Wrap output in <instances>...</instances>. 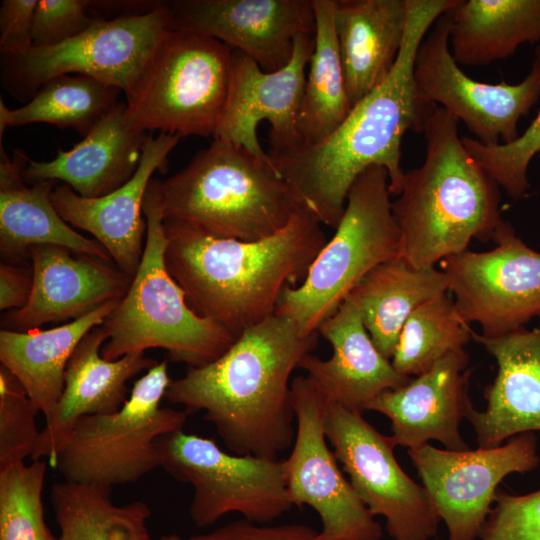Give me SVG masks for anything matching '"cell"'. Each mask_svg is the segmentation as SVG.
<instances>
[{
  "mask_svg": "<svg viewBox=\"0 0 540 540\" xmlns=\"http://www.w3.org/2000/svg\"><path fill=\"white\" fill-rule=\"evenodd\" d=\"M456 2L408 0L404 41L389 75L321 141L267 152L277 172L321 224L338 226L351 186L371 166L387 170L391 195L401 191L406 173L401 166L403 136L407 131L423 132L436 106L418 96L413 76L417 50L437 19Z\"/></svg>",
  "mask_w": 540,
  "mask_h": 540,
  "instance_id": "cell-1",
  "label": "cell"
},
{
  "mask_svg": "<svg viewBox=\"0 0 540 540\" xmlns=\"http://www.w3.org/2000/svg\"><path fill=\"white\" fill-rule=\"evenodd\" d=\"M318 335L275 313L243 331L213 362L171 380L165 399L187 415L203 412L231 453L277 458L296 434L291 376Z\"/></svg>",
  "mask_w": 540,
  "mask_h": 540,
  "instance_id": "cell-2",
  "label": "cell"
},
{
  "mask_svg": "<svg viewBox=\"0 0 540 540\" xmlns=\"http://www.w3.org/2000/svg\"><path fill=\"white\" fill-rule=\"evenodd\" d=\"M321 225L304 207L275 234L241 241L163 220L165 264L189 307L237 338L275 314L284 289L304 280L327 242Z\"/></svg>",
  "mask_w": 540,
  "mask_h": 540,
  "instance_id": "cell-3",
  "label": "cell"
},
{
  "mask_svg": "<svg viewBox=\"0 0 540 540\" xmlns=\"http://www.w3.org/2000/svg\"><path fill=\"white\" fill-rule=\"evenodd\" d=\"M459 121L435 106L423 130V163L405 173L392 213L399 231V257L432 268L468 250L473 239L492 241L503 221L497 183L464 147Z\"/></svg>",
  "mask_w": 540,
  "mask_h": 540,
  "instance_id": "cell-4",
  "label": "cell"
},
{
  "mask_svg": "<svg viewBox=\"0 0 540 540\" xmlns=\"http://www.w3.org/2000/svg\"><path fill=\"white\" fill-rule=\"evenodd\" d=\"M161 204L163 220L241 241L275 234L306 207L270 157L220 138L161 181Z\"/></svg>",
  "mask_w": 540,
  "mask_h": 540,
  "instance_id": "cell-5",
  "label": "cell"
},
{
  "mask_svg": "<svg viewBox=\"0 0 540 540\" xmlns=\"http://www.w3.org/2000/svg\"><path fill=\"white\" fill-rule=\"evenodd\" d=\"M143 214L147 229L142 259L126 295L102 324L109 337L101 355L117 360L127 354L161 348L173 362L188 367L205 366L219 358L236 338L189 307L185 292L166 267L158 179L149 182Z\"/></svg>",
  "mask_w": 540,
  "mask_h": 540,
  "instance_id": "cell-6",
  "label": "cell"
},
{
  "mask_svg": "<svg viewBox=\"0 0 540 540\" xmlns=\"http://www.w3.org/2000/svg\"><path fill=\"white\" fill-rule=\"evenodd\" d=\"M390 195L384 167L371 166L356 178L335 234L301 284L284 289L275 313L290 317L305 334L318 332L371 270L399 256Z\"/></svg>",
  "mask_w": 540,
  "mask_h": 540,
  "instance_id": "cell-7",
  "label": "cell"
},
{
  "mask_svg": "<svg viewBox=\"0 0 540 540\" xmlns=\"http://www.w3.org/2000/svg\"><path fill=\"white\" fill-rule=\"evenodd\" d=\"M231 48L197 33L168 30L132 89L125 121L151 133L214 136L228 91Z\"/></svg>",
  "mask_w": 540,
  "mask_h": 540,
  "instance_id": "cell-8",
  "label": "cell"
},
{
  "mask_svg": "<svg viewBox=\"0 0 540 540\" xmlns=\"http://www.w3.org/2000/svg\"><path fill=\"white\" fill-rule=\"evenodd\" d=\"M170 382L164 360L134 382L118 411L80 418L52 467L65 481L111 488L159 468L158 440L183 430L188 416L183 410L161 407Z\"/></svg>",
  "mask_w": 540,
  "mask_h": 540,
  "instance_id": "cell-9",
  "label": "cell"
},
{
  "mask_svg": "<svg viewBox=\"0 0 540 540\" xmlns=\"http://www.w3.org/2000/svg\"><path fill=\"white\" fill-rule=\"evenodd\" d=\"M157 445L160 467L193 487L189 516L199 528L230 513L269 524L293 507L283 460L228 453L214 440L183 430L161 437Z\"/></svg>",
  "mask_w": 540,
  "mask_h": 540,
  "instance_id": "cell-10",
  "label": "cell"
},
{
  "mask_svg": "<svg viewBox=\"0 0 540 540\" xmlns=\"http://www.w3.org/2000/svg\"><path fill=\"white\" fill-rule=\"evenodd\" d=\"M168 30L167 1L145 14L96 19L86 31L57 45L1 54V83L11 96L27 102L44 83L66 74L88 75L127 94Z\"/></svg>",
  "mask_w": 540,
  "mask_h": 540,
  "instance_id": "cell-11",
  "label": "cell"
},
{
  "mask_svg": "<svg viewBox=\"0 0 540 540\" xmlns=\"http://www.w3.org/2000/svg\"><path fill=\"white\" fill-rule=\"evenodd\" d=\"M327 440L348 480L370 513L383 516L394 540H430L440 518L424 486L397 462L396 444L362 413L327 402Z\"/></svg>",
  "mask_w": 540,
  "mask_h": 540,
  "instance_id": "cell-12",
  "label": "cell"
},
{
  "mask_svg": "<svg viewBox=\"0 0 540 540\" xmlns=\"http://www.w3.org/2000/svg\"><path fill=\"white\" fill-rule=\"evenodd\" d=\"M296 434L283 460L287 492L293 506H310L322 529L314 540H381L383 530L353 490L327 444V401L307 376L291 381Z\"/></svg>",
  "mask_w": 540,
  "mask_h": 540,
  "instance_id": "cell-13",
  "label": "cell"
},
{
  "mask_svg": "<svg viewBox=\"0 0 540 540\" xmlns=\"http://www.w3.org/2000/svg\"><path fill=\"white\" fill-rule=\"evenodd\" d=\"M484 252L466 250L439 264L467 323H478L481 335L496 338L540 319V252L527 246L509 222L502 221Z\"/></svg>",
  "mask_w": 540,
  "mask_h": 540,
  "instance_id": "cell-14",
  "label": "cell"
},
{
  "mask_svg": "<svg viewBox=\"0 0 540 540\" xmlns=\"http://www.w3.org/2000/svg\"><path fill=\"white\" fill-rule=\"evenodd\" d=\"M413 76L420 99L447 110L462 121L480 143L491 146L519 137V120L540 99V54L519 83L489 84L464 73L450 50L449 29L442 14L419 45Z\"/></svg>",
  "mask_w": 540,
  "mask_h": 540,
  "instance_id": "cell-15",
  "label": "cell"
},
{
  "mask_svg": "<svg viewBox=\"0 0 540 540\" xmlns=\"http://www.w3.org/2000/svg\"><path fill=\"white\" fill-rule=\"evenodd\" d=\"M449 540H476L495 502L499 483L509 474L540 464L537 438L522 433L491 448L453 451L426 443L408 449Z\"/></svg>",
  "mask_w": 540,
  "mask_h": 540,
  "instance_id": "cell-16",
  "label": "cell"
},
{
  "mask_svg": "<svg viewBox=\"0 0 540 540\" xmlns=\"http://www.w3.org/2000/svg\"><path fill=\"white\" fill-rule=\"evenodd\" d=\"M314 50V36L295 38L293 55L280 70L265 72L249 56L231 48L229 83L225 105L213 138L240 146L267 159L258 140L257 127L270 123L269 151L284 152L302 144L297 118L306 75Z\"/></svg>",
  "mask_w": 540,
  "mask_h": 540,
  "instance_id": "cell-17",
  "label": "cell"
},
{
  "mask_svg": "<svg viewBox=\"0 0 540 540\" xmlns=\"http://www.w3.org/2000/svg\"><path fill=\"white\" fill-rule=\"evenodd\" d=\"M170 30L219 40L265 72L285 67L298 35H315L313 0L167 1Z\"/></svg>",
  "mask_w": 540,
  "mask_h": 540,
  "instance_id": "cell-18",
  "label": "cell"
},
{
  "mask_svg": "<svg viewBox=\"0 0 540 540\" xmlns=\"http://www.w3.org/2000/svg\"><path fill=\"white\" fill-rule=\"evenodd\" d=\"M182 137L148 135L134 176L123 186L99 198L78 195L69 185H56L51 202L70 225L84 230L108 251L118 269L133 277L140 265L147 229L143 201L153 174L167 170L168 155Z\"/></svg>",
  "mask_w": 540,
  "mask_h": 540,
  "instance_id": "cell-19",
  "label": "cell"
},
{
  "mask_svg": "<svg viewBox=\"0 0 540 540\" xmlns=\"http://www.w3.org/2000/svg\"><path fill=\"white\" fill-rule=\"evenodd\" d=\"M468 363L464 348L451 351L427 372L383 392L367 410L391 421L396 446L410 449L436 440L447 450H468L459 432L461 421L474 408L468 393L472 373Z\"/></svg>",
  "mask_w": 540,
  "mask_h": 540,
  "instance_id": "cell-20",
  "label": "cell"
},
{
  "mask_svg": "<svg viewBox=\"0 0 540 540\" xmlns=\"http://www.w3.org/2000/svg\"><path fill=\"white\" fill-rule=\"evenodd\" d=\"M29 258L30 299L5 315L4 329L26 332L45 323L78 319L108 301L121 300L133 279L107 261L63 246H33Z\"/></svg>",
  "mask_w": 540,
  "mask_h": 540,
  "instance_id": "cell-21",
  "label": "cell"
},
{
  "mask_svg": "<svg viewBox=\"0 0 540 540\" xmlns=\"http://www.w3.org/2000/svg\"><path fill=\"white\" fill-rule=\"evenodd\" d=\"M108 337L105 327L98 325L75 348L66 366L63 393L45 421L32 461L47 458L53 466L57 453L80 418L118 411L129 397L127 382L158 363L145 353H131L117 360L103 358L101 349Z\"/></svg>",
  "mask_w": 540,
  "mask_h": 540,
  "instance_id": "cell-22",
  "label": "cell"
},
{
  "mask_svg": "<svg viewBox=\"0 0 540 540\" xmlns=\"http://www.w3.org/2000/svg\"><path fill=\"white\" fill-rule=\"evenodd\" d=\"M471 338L495 358L493 382L484 388L486 409L467 415L479 447L491 448L522 433L540 431V319L537 327H522L507 335L486 338L472 330Z\"/></svg>",
  "mask_w": 540,
  "mask_h": 540,
  "instance_id": "cell-23",
  "label": "cell"
},
{
  "mask_svg": "<svg viewBox=\"0 0 540 540\" xmlns=\"http://www.w3.org/2000/svg\"><path fill=\"white\" fill-rule=\"evenodd\" d=\"M318 333L331 344V357L324 360L310 353L299 367L329 403L362 413L383 392L412 378L398 373L378 351L350 298L320 325Z\"/></svg>",
  "mask_w": 540,
  "mask_h": 540,
  "instance_id": "cell-24",
  "label": "cell"
},
{
  "mask_svg": "<svg viewBox=\"0 0 540 540\" xmlns=\"http://www.w3.org/2000/svg\"><path fill=\"white\" fill-rule=\"evenodd\" d=\"M125 106L119 102L82 141L68 151L58 149L53 160L28 158L25 182L62 181L85 198L105 196L127 183L139 166L150 133L126 123Z\"/></svg>",
  "mask_w": 540,
  "mask_h": 540,
  "instance_id": "cell-25",
  "label": "cell"
},
{
  "mask_svg": "<svg viewBox=\"0 0 540 540\" xmlns=\"http://www.w3.org/2000/svg\"><path fill=\"white\" fill-rule=\"evenodd\" d=\"M28 156L14 151L10 159L0 145V251L6 262L29 257L37 245H57L75 253L110 262L108 251L96 240L71 228L51 202L55 181L25 185L23 169Z\"/></svg>",
  "mask_w": 540,
  "mask_h": 540,
  "instance_id": "cell-26",
  "label": "cell"
},
{
  "mask_svg": "<svg viewBox=\"0 0 540 540\" xmlns=\"http://www.w3.org/2000/svg\"><path fill=\"white\" fill-rule=\"evenodd\" d=\"M408 0H336L334 25L352 106L376 88L399 56Z\"/></svg>",
  "mask_w": 540,
  "mask_h": 540,
  "instance_id": "cell-27",
  "label": "cell"
},
{
  "mask_svg": "<svg viewBox=\"0 0 540 540\" xmlns=\"http://www.w3.org/2000/svg\"><path fill=\"white\" fill-rule=\"evenodd\" d=\"M119 301H108L78 319L51 329L0 331L1 365L20 381L45 421L61 398L66 366L75 348L91 329L103 324Z\"/></svg>",
  "mask_w": 540,
  "mask_h": 540,
  "instance_id": "cell-28",
  "label": "cell"
},
{
  "mask_svg": "<svg viewBox=\"0 0 540 540\" xmlns=\"http://www.w3.org/2000/svg\"><path fill=\"white\" fill-rule=\"evenodd\" d=\"M444 16L459 65L486 66L540 44V0H457Z\"/></svg>",
  "mask_w": 540,
  "mask_h": 540,
  "instance_id": "cell-29",
  "label": "cell"
},
{
  "mask_svg": "<svg viewBox=\"0 0 540 540\" xmlns=\"http://www.w3.org/2000/svg\"><path fill=\"white\" fill-rule=\"evenodd\" d=\"M446 292L448 280L442 270L417 268L397 256L371 270L347 298L359 309L378 351L391 360L410 314Z\"/></svg>",
  "mask_w": 540,
  "mask_h": 540,
  "instance_id": "cell-30",
  "label": "cell"
},
{
  "mask_svg": "<svg viewBox=\"0 0 540 540\" xmlns=\"http://www.w3.org/2000/svg\"><path fill=\"white\" fill-rule=\"evenodd\" d=\"M336 0H313L314 50L297 127L301 145L315 144L332 133L352 109L334 25Z\"/></svg>",
  "mask_w": 540,
  "mask_h": 540,
  "instance_id": "cell-31",
  "label": "cell"
},
{
  "mask_svg": "<svg viewBox=\"0 0 540 540\" xmlns=\"http://www.w3.org/2000/svg\"><path fill=\"white\" fill-rule=\"evenodd\" d=\"M50 503L60 529L59 540H151L149 506L140 500L115 505L111 487L55 483Z\"/></svg>",
  "mask_w": 540,
  "mask_h": 540,
  "instance_id": "cell-32",
  "label": "cell"
},
{
  "mask_svg": "<svg viewBox=\"0 0 540 540\" xmlns=\"http://www.w3.org/2000/svg\"><path fill=\"white\" fill-rule=\"evenodd\" d=\"M120 88L83 74H66L44 83L23 106L0 100V140L8 126L48 123L72 128L83 138L117 105Z\"/></svg>",
  "mask_w": 540,
  "mask_h": 540,
  "instance_id": "cell-33",
  "label": "cell"
},
{
  "mask_svg": "<svg viewBox=\"0 0 540 540\" xmlns=\"http://www.w3.org/2000/svg\"><path fill=\"white\" fill-rule=\"evenodd\" d=\"M471 332L450 292L440 294L418 306L407 318L392 365L403 376L421 375L451 351L464 348Z\"/></svg>",
  "mask_w": 540,
  "mask_h": 540,
  "instance_id": "cell-34",
  "label": "cell"
},
{
  "mask_svg": "<svg viewBox=\"0 0 540 540\" xmlns=\"http://www.w3.org/2000/svg\"><path fill=\"white\" fill-rule=\"evenodd\" d=\"M46 472L41 459L0 469V540H59L44 516Z\"/></svg>",
  "mask_w": 540,
  "mask_h": 540,
  "instance_id": "cell-35",
  "label": "cell"
},
{
  "mask_svg": "<svg viewBox=\"0 0 540 540\" xmlns=\"http://www.w3.org/2000/svg\"><path fill=\"white\" fill-rule=\"evenodd\" d=\"M535 51L540 54V44ZM461 140L470 155L510 198L519 200L525 196L529 189V165L540 152V109L513 142L487 146L467 136H462Z\"/></svg>",
  "mask_w": 540,
  "mask_h": 540,
  "instance_id": "cell-36",
  "label": "cell"
},
{
  "mask_svg": "<svg viewBox=\"0 0 540 540\" xmlns=\"http://www.w3.org/2000/svg\"><path fill=\"white\" fill-rule=\"evenodd\" d=\"M39 412L20 381L0 365V469L32 456L41 432Z\"/></svg>",
  "mask_w": 540,
  "mask_h": 540,
  "instance_id": "cell-37",
  "label": "cell"
},
{
  "mask_svg": "<svg viewBox=\"0 0 540 540\" xmlns=\"http://www.w3.org/2000/svg\"><path fill=\"white\" fill-rule=\"evenodd\" d=\"M482 540H540V488L524 495L498 489Z\"/></svg>",
  "mask_w": 540,
  "mask_h": 540,
  "instance_id": "cell-38",
  "label": "cell"
},
{
  "mask_svg": "<svg viewBox=\"0 0 540 540\" xmlns=\"http://www.w3.org/2000/svg\"><path fill=\"white\" fill-rule=\"evenodd\" d=\"M90 0H38L33 20V47L62 43L86 31L95 21L86 14Z\"/></svg>",
  "mask_w": 540,
  "mask_h": 540,
  "instance_id": "cell-39",
  "label": "cell"
},
{
  "mask_svg": "<svg viewBox=\"0 0 540 540\" xmlns=\"http://www.w3.org/2000/svg\"><path fill=\"white\" fill-rule=\"evenodd\" d=\"M318 531L304 524L267 525L237 520L189 540H314Z\"/></svg>",
  "mask_w": 540,
  "mask_h": 540,
  "instance_id": "cell-40",
  "label": "cell"
},
{
  "mask_svg": "<svg viewBox=\"0 0 540 540\" xmlns=\"http://www.w3.org/2000/svg\"><path fill=\"white\" fill-rule=\"evenodd\" d=\"M38 0H3L0 6V54L19 55L33 47Z\"/></svg>",
  "mask_w": 540,
  "mask_h": 540,
  "instance_id": "cell-41",
  "label": "cell"
},
{
  "mask_svg": "<svg viewBox=\"0 0 540 540\" xmlns=\"http://www.w3.org/2000/svg\"><path fill=\"white\" fill-rule=\"evenodd\" d=\"M33 288V272L2 261L0 264V309H19L27 304Z\"/></svg>",
  "mask_w": 540,
  "mask_h": 540,
  "instance_id": "cell-42",
  "label": "cell"
},
{
  "mask_svg": "<svg viewBox=\"0 0 540 540\" xmlns=\"http://www.w3.org/2000/svg\"><path fill=\"white\" fill-rule=\"evenodd\" d=\"M160 540H182L181 537L178 534H167L163 535Z\"/></svg>",
  "mask_w": 540,
  "mask_h": 540,
  "instance_id": "cell-43",
  "label": "cell"
}]
</instances>
